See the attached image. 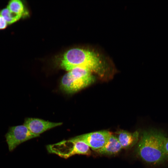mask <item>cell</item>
Returning a JSON list of instances; mask_svg holds the SVG:
<instances>
[{
    "label": "cell",
    "instance_id": "1",
    "mask_svg": "<svg viewBox=\"0 0 168 168\" xmlns=\"http://www.w3.org/2000/svg\"><path fill=\"white\" fill-rule=\"evenodd\" d=\"M60 65L67 71L76 67L84 68L92 73L102 77L107 70V65L102 57L91 50L73 48L67 51L63 56Z\"/></svg>",
    "mask_w": 168,
    "mask_h": 168
},
{
    "label": "cell",
    "instance_id": "2",
    "mask_svg": "<svg viewBox=\"0 0 168 168\" xmlns=\"http://www.w3.org/2000/svg\"><path fill=\"white\" fill-rule=\"evenodd\" d=\"M164 134L156 129L144 131L138 143L137 152L144 161L157 164L168 159V155L164 148Z\"/></svg>",
    "mask_w": 168,
    "mask_h": 168
},
{
    "label": "cell",
    "instance_id": "3",
    "mask_svg": "<svg viewBox=\"0 0 168 168\" xmlns=\"http://www.w3.org/2000/svg\"><path fill=\"white\" fill-rule=\"evenodd\" d=\"M95 80L92 73L88 69L76 67L63 76L60 86L65 92L72 93L86 87L94 82Z\"/></svg>",
    "mask_w": 168,
    "mask_h": 168
},
{
    "label": "cell",
    "instance_id": "4",
    "mask_svg": "<svg viewBox=\"0 0 168 168\" xmlns=\"http://www.w3.org/2000/svg\"><path fill=\"white\" fill-rule=\"evenodd\" d=\"M47 149L49 153L56 154L64 158L76 154L89 155L91 153L90 147L86 144L72 138L48 145Z\"/></svg>",
    "mask_w": 168,
    "mask_h": 168
},
{
    "label": "cell",
    "instance_id": "5",
    "mask_svg": "<svg viewBox=\"0 0 168 168\" xmlns=\"http://www.w3.org/2000/svg\"><path fill=\"white\" fill-rule=\"evenodd\" d=\"M39 136L30 132L23 124L10 127L5 135L10 151L13 150L21 143Z\"/></svg>",
    "mask_w": 168,
    "mask_h": 168
},
{
    "label": "cell",
    "instance_id": "6",
    "mask_svg": "<svg viewBox=\"0 0 168 168\" xmlns=\"http://www.w3.org/2000/svg\"><path fill=\"white\" fill-rule=\"evenodd\" d=\"M112 134L109 131L102 130L79 135L72 138L84 142L96 151L105 145Z\"/></svg>",
    "mask_w": 168,
    "mask_h": 168
},
{
    "label": "cell",
    "instance_id": "7",
    "mask_svg": "<svg viewBox=\"0 0 168 168\" xmlns=\"http://www.w3.org/2000/svg\"><path fill=\"white\" fill-rule=\"evenodd\" d=\"M62 124L61 122H53L38 118H28L25 119L23 125L32 133L40 136L45 131Z\"/></svg>",
    "mask_w": 168,
    "mask_h": 168
},
{
    "label": "cell",
    "instance_id": "8",
    "mask_svg": "<svg viewBox=\"0 0 168 168\" xmlns=\"http://www.w3.org/2000/svg\"><path fill=\"white\" fill-rule=\"evenodd\" d=\"M117 137L122 148L131 147L138 141L139 133L136 131L130 133L127 131L120 130L117 132Z\"/></svg>",
    "mask_w": 168,
    "mask_h": 168
},
{
    "label": "cell",
    "instance_id": "9",
    "mask_svg": "<svg viewBox=\"0 0 168 168\" xmlns=\"http://www.w3.org/2000/svg\"><path fill=\"white\" fill-rule=\"evenodd\" d=\"M122 148L117 137L112 134L105 145L96 152L100 154L112 155L118 153Z\"/></svg>",
    "mask_w": 168,
    "mask_h": 168
},
{
    "label": "cell",
    "instance_id": "10",
    "mask_svg": "<svg viewBox=\"0 0 168 168\" xmlns=\"http://www.w3.org/2000/svg\"><path fill=\"white\" fill-rule=\"evenodd\" d=\"M7 8L12 12L21 17L25 15V11L22 2L19 0H12L9 2Z\"/></svg>",
    "mask_w": 168,
    "mask_h": 168
},
{
    "label": "cell",
    "instance_id": "11",
    "mask_svg": "<svg viewBox=\"0 0 168 168\" xmlns=\"http://www.w3.org/2000/svg\"><path fill=\"white\" fill-rule=\"evenodd\" d=\"M0 13L7 23L9 24L16 22L21 17L19 15L11 12L7 8L2 10Z\"/></svg>",
    "mask_w": 168,
    "mask_h": 168
},
{
    "label": "cell",
    "instance_id": "12",
    "mask_svg": "<svg viewBox=\"0 0 168 168\" xmlns=\"http://www.w3.org/2000/svg\"><path fill=\"white\" fill-rule=\"evenodd\" d=\"M7 23L3 17L0 15V29H3L6 28Z\"/></svg>",
    "mask_w": 168,
    "mask_h": 168
},
{
    "label": "cell",
    "instance_id": "13",
    "mask_svg": "<svg viewBox=\"0 0 168 168\" xmlns=\"http://www.w3.org/2000/svg\"><path fill=\"white\" fill-rule=\"evenodd\" d=\"M164 147L166 152L168 155V138L166 137L164 142Z\"/></svg>",
    "mask_w": 168,
    "mask_h": 168
}]
</instances>
